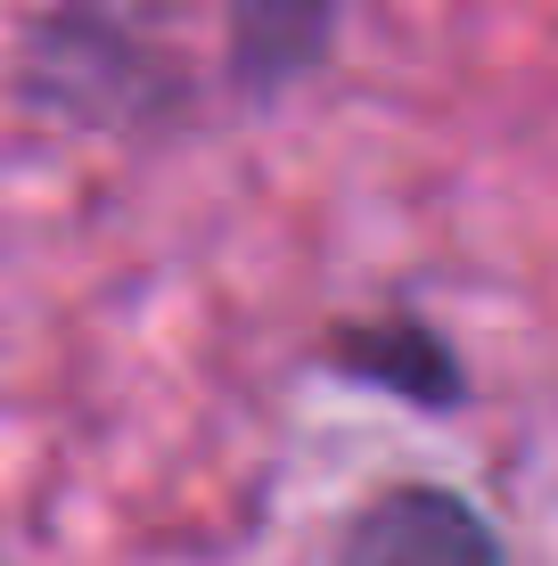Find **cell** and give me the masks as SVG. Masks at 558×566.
<instances>
[{
  "instance_id": "cell-1",
  "label": "cell",
  "mask_w": 558,
  "mask_h": 566,
  "mask_svg": "<svg viewBox=\"0 0 558 566\" xmlns=\"http://www.w3.org/2000/svg\"><path fill=\"white\" fill-rule=\"evenodd\" d=\"M337 566H502V542L444 484H387L354 510Z\"/></svg>"
},
{
  "instance_id": "cell-3",
  "label": "cell",
  "mask_w": 558,
  "mask_h": 566,
  "mask_svg": "<svg viewBox=\"0 0 558 566\" xmlns=\"http://www.w3.org/2000/svg\"><path fill=\"white\" fill-rule=\"evenodd\" d=\"M230 9V74L246 99H272L296 74H313L337 42L345 0H222Z\"/></svg>"
},
{
  "instance_id": "cell-2",
  "label": "cell",
  "mask_w": 558,
  "mask_h": 566,
  "mask_svg": "<svg viewBox=\"0 0 558 566\" xmlns=\"http://www.w3.org/2000/svg\"><path fill=\"white\" fill-rule=\"evenodd\" d=\"M329 369H337V378H354V386H378V395L419 402V411H452V402H468V378H460L452 345L435 337L411 304L337 328V337H329Z\"/></svg>"
}]
</instances>
